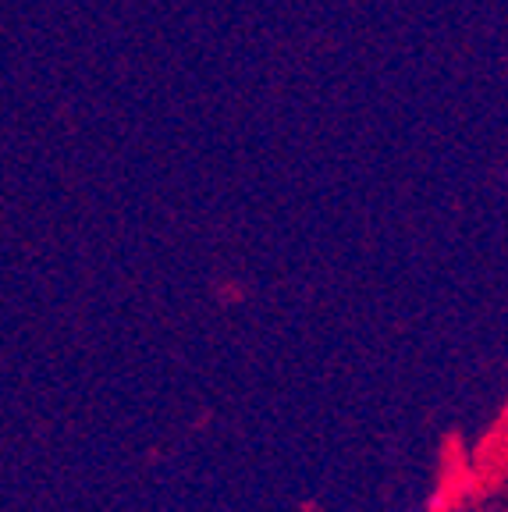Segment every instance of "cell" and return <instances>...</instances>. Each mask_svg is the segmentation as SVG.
Listing matches in <instances>:
<instances>
[{
    "instance_id": "cell-1",
    "label": "cell",
    "mask_w": 508,
    "mask_h": 512,
    "mask_svg": "<svg viewBox=\"0 0 508 512\" xmlns=\"http://www.w3.org/2000/svg\"><path fill=\"white\" fill-rule=\"evenodd\" d=\"M430 512H448L445 509V498H434V509H430Z\"/></svg>"
}]
</instances>
